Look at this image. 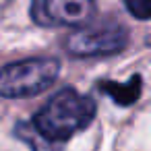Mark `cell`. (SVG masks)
<instances>
[{
  "label": "cell",
  "mask_w": 151,
  "mask_h": 151,
  "mask_svg": "<svg viewBox=\"0 0 151 151\" xmlns=\"http://www.w3.org/2000/svg\"><path fill=\"white\" fill-rule=\"evenodd\" d=\"M95 118V101L77 89H60L31 120V128L48 143H64Z\"/></svg>",
  "instance_id": "6da1fadb"
},
{
  "label": "cell",
  "mask_w": 151,
  "mask_h": 151,
  "mask_svg": "<svg viewBox=\"0 0 151 151\" xmlns=\"http://www.w3.org/2000/svg\"><path fill=\"white\" fill-rule=\"evenodd\" d=\"M60 75V62L54 58H25L0 68L2 97H33L44 93Z\"/></svg>",
  "instance_id": "7a4b0ae2"
},
{
  "label": "cell",
  "mask_w": 151,
  "mask_h": 151,
  "mask_svg": "<svg viewBox=\"0 0 151 151\" xmlns=\"http://www.w3.org/2000/svg\"><path fill=\"white\" fill-rule=\"evenodd\" d=\"M128 42V33L120 25H93L83 27L70 33L64 42L66 50L73 56L89 58V56H108L120 52Z\"/></svg>",
  "instance_id": "3957f363"
},
{
  "label": "cell",
  "mask_w": 151,
  "mask_h": 151,
  "mask_svg": "<svg viewBox=\"0 0 151 151\" xmlns=\"http://www.w3.org/2000/svg\"><path fill=\"white\" fill-rule=\"evenodd\" d=\"M93 15V0H31V19L42 27H75Z\"/></svg>",
  "instance_id": "277c9868"
},
{
  "label": "cell",
  "mask_w": 151,
  "mask_h": 151,
  "mask_svg": "<svg viewBox=\"0 0 151 151\" xmlns=\"http://www.w3.org/2000/svg\"><path fill=\"white\" fill-rule=\"evenodd\" d=\"M141 87H143V83H141V77L139 75H134L126 83H108V81L106 83H99V89H104L120 106L134 104L139 99V95H141Z\"/></svg>",
  "instance_id": "5b68a950"
},
{
  "label": "cell",
  "mask_w": 151,
  "mask_h": 151,
  "mask_svg": "<svg viewBox=\"0 0 151 151\" xmlns=\"http://www.w3.org/2000/svg\"><path fill=\"white\" fill-rule=\"evenodd\" d=\"M17 134H21L25 141H29V143L33 145V151H52V147H54L52 143L44 141L29 124H23V122H21V124L17 126Z\"/></svg>",
  "instance_id": "8992f818"
},
{
  "label": "cell",
  "mask_w": 151,
  "mask_h": 151,
  "mask_svg": "<svg viewBox=\"0 0 151 151\" xmlns=\"http://www.w3.org/2000/svg\"><path fill=\"white\" fill-rule=\"evenodd\" d=\"M124 6L128 9V13L141 21L149 19L151 13V0H124Z\"/></svg>",
  "instance_id": "52a82bcc"
}]
</instances>
